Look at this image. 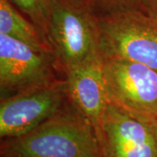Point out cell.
<instances>
[{"instance_id":"4","label":"cell","mask_w":157,"mask_h":157,"mask_svg":"<svg viewBox=\"0 0 157 157\" xmlns=\"http://www.w3.org/2000/svg\"><path fill=\"white\" fill-rule=\"evenodd\" d=\"M108 101L142 121L157 123V71L146 65L102 58Z\"/></svg>"},{"instance_id":"12","label":"cell","mask_w":157,"mask_h":157,"mask_svg":"<svg viewBox=\"0 0 157 157\" xmlns=\"http://www.w3.org/2000/svg\"><path fill=\"white\" fill-rule=\"evenodd\" d=\"M141 9L147 14L157 17V0H140Z\"/></svg>"},{"instance_id":"5","label":"cell","mask_w":157,"mask_h":157,"mask_svg":"<svg viewBox=\"0 0 157 157\" xmlns=\"http://www.w3.org/2000/svg\"><path fill=\"white\" fill-rule=\"evenodd\" d=\"M68 101L65 80L2 98L1 139L18 137L33 130L58 113Z\"/></svg>"},{"instance_id":"6","label":"cell","mask_w":157,"mask_h":157,"mask_svg":"<svg viewBox=\"0 0 157 157\" xmlns=\"http://www.w3.org/2000/svg\"><path fill=\"white\" fill-rule=\"evenodd\" d=\"M54 57L0 33V87L8 96L55 82ZM4 97V98H6Z\"/></svg>"},{"instance_id":"9","label":"cell","mask_w":157,"mask_h":157,"mask_svg":"<svg viewBox=\"0 0 157 157\" xmlns=\"http://www.w3.org/2000/svg\"><path fill=\"white\" fill-rule=\"evenodd\" d=\"M0 33L19 40L39 52L54 57L46 36L9 0H0Z\"/></svg>"},{"instance_id":"13","label":"cell","mask_w":157,"mask_h":157,"mask_svg":"<svg viewBox=\"0 0 157 157\" xmlns=\"http://www.w3.org/2000/svg\"><path fill=\"white\" fill-rule=\"evenodd\" d=\"M65 1L76 6L86 7V8H92L94 3V0H65Z\"/></svg>"},{"instance_id":"3","label":"cell","mask_w":157,"mask_h":157,"mask_svg":"<svg viewBox=\"0 0 157 157\" xmlns=\"http://www.w3.org/2000/svg\"><path fill=\"white\" fill-rule=\"evenodd\" d=\"M46 38L65 72L101 57L92 8L53 0Z\"/></svg>"},{"instance_id":"2","label":"cell","mask_w":157,"mask_h":157,"mask_svg":"<svg viewBox=\"0 0 157 157\" xmlns=\"http://www.w3.org/2000/svg\"><path fill=\"white\" fill-rule=\"evenodd\" d=\"M99 51L146 65L157 71V17L140 8H122L96 15Z\"/></svg>"},{"instance_id":"8","label":"cell","mask_w":157,"mask_h":157,"mask_svg":"<svg viewBox=\"0 0 157 157\" xmlns=\"http://www.w3.org/2000/svg\"><path fill=\"white\" fill-rule=\"evenodd\" d=\"M68 99L86 118L95 130L101 133V121L108 104L101 56L65 72Z\"/></svg>"},{"instance_id":"10","label":"cell","mask_w":157,"mask_h":157,"mask_svg":"<svg viewBox=\"0 0 157 157\" xmlns=\"http://www.w3.org/2000/svg\"><path fill=\"white\" fill-rule=\"evenodd\" d=\"M46 36L53 0H9Z\"/></svg>"},{"instance_id":"1","label":"cell","mask_w":157,"mask_h":157,"mask_svg":"<svg viewBox=\"0 0 157 157\" xmlns=\"http://www.w3.org/2000/svg\"><path fill=\"white\" fill-rule=\"evenodd\" d=\"M2 157H103L89 121L68 103L54 116L25 135L4 139Z\"/></svg>"},{"instance_id":"11","label":"cell","mask_w":157,"mask_h":157,"mask_svg":"<svg viewBox=\"0 0 157 157\" xmlns=\"http://www.w3.org/2000/svg\"><path fill=\"white\" fill-rule=\"evenodd\" d=\"M94 5L99 6L101 12L122 9V8H140V0H94Z\"/></svg>"},{"instance_id":"7","label":"cell","mask_w":157,"mask_h":157,"mask_svg":"<svg viewBox=\"0 0 157 157\" xmlns=\"http://www.w3.org/2000/svg\"><path fill=\"white\" fill-rule=\"evenodd\" d=\"M103 157H157V123L108 102L98 137Z\"/></svg>"}]
</instances>
